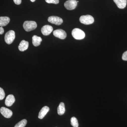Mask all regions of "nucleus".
<instances>
[{
	"label": "nucleus",
	"instance_id": "20",
	"mask_svg": "<svg viewBox=\"0 0 127 127\" xmlns=\"http://www.w3.org/2000/svg\"><path fill=\"white\" fill-rule=\"evenodd\" d=\"M46 2L48 3L58 4L59 3V0H45Z\"/></svg>",
	"mask_w": 127,
	"mask_h": 127
},
{
	"label": "nucleus",
	"instance_id": "13",
	"mask_svg": "<svg viewBox=\"0 0 127 127\" xmlns=\"http://www.w3.org/2000/svg\"><path fill=\"white\" fill-rule=\"evenodd\" d=\"M50 110V108L48 107L45 106L43 107L39 112L38 118L40 119H42L46 116L47 113Z\"/></svg>",
	"mask_w": 127,
	"mask_h": 127
},
{
	"label": "nucleus",
	"instance_id": "19",
	"mask_svg": "<svg viewBox=\"0 0 127 127\" xmlns=\"http://www.w3.org/2000/svg\"><path fill=\"white\" fill-rule=\"evenodd\" d=\"M5 97L4 91L3 89L0 87V100H3Z\"/></svg>",
	"mask_w": 127,
	"mask_h": 127
},
{
	"label": "nucleus",
	"instance_id": "1",
	"mask_svg": "<svg viewBox=\"0 0 127 127\" xmlns=\"http://www.w3.org/2000/svg\"><path fill=\"white\" fill-rule=\"evenodd\" d=\"M37 27V23L34 21H26L23 25V27L25 31L30 32L35 30Z\"/></svg>",
	"mask_w": 127,
	"mask_h": 127
},
{
	"label": "nucleus",
	"instance_id": "5",
	"mask_svg": "<svg viewBox=\"0 0 127 127\" xmlns=\"http://www.w3.org/2000/svg\"><path fill=\"white\" fill-rule=\"evenodd\" d=\"M77 4V1L76 0H68L65 2L64 5L67 10H71L76 8Z\"/></svg>",
	"mask_w": 127,
	"mask_h": 127
},
{
	"label": "nucleus",
	"instance_id": "15",
	"mask_svg": "<svg viewBox=\"0 0 127 127\" xmlns=\"http://www.w3.org/2000/svg\"><path fill=\"white\" fill-rule=\"evenodd\" d=\"M42 39L41 37L36 35H34L32 37V43L34 46H38L40 45Z\"/></svg>",
	"mask_w": 127,
	"mask_h": 127
},
{
	"label": "nucleus",
	"instance_id": "11",
	"mask_svg": "<svg viewBox=\"0 0 127 127\" xmlns=\"http://www.w3.org/2000/svg\"><path fill=\"white\" fill-rule=\"evenodd\" d=\"M29 43L27 41L23 40L21 42L20 45L18 46V49L21 52L26 51L28 48Z\"/></svg>",
	"mask_w": 127,
	"mask_h": 127
},
{
	"label": "nucleus",
	"instance_id": "7",
	"mask_svg": "<svg viewBox=\"0 0 127 127\" xmlns=\"http://www.w3.org/2000/svg\"><path fill=\"white\" fill-rule=\"evenodd\" d=\"M53 34L55 37L61 39H65L67 35L66 32L62 29H58L53 31Z\"/></svg>",
	"mask_w": 127,
	"mask_h": 127
},
{
	"label": "nucleus",
	"instance_id": "14",
	"mask_svg": "<svg viewBox=\"0 0 127 127\" xmlns=\"http://www.w3.org/2000/svg\"><path fill=\"white\" fill-rule=\"evenodd\" d=\"M10 21V18L7 17H0V27H3L8 24Z\"/></svg>",
	"mask_w": 127,
	"mask_h": 127
},
{
	"label": "nucleus",
	"instance_id": "21",
	"mask_svg": "<svg viewBox=\"0 0 127 127\" xmlns=\"http://www.w3.org/2000/svg\"><path fill=\"white\" fill-rule=\"evenodd\" d=\"M122 58L124 61H127V51L124 53Z\"/></svg>",
	"mask_w": 127,
	"mask_h": 127
},
{
	"label": "nucleus",
	"instance_id": "2",
	"mask_svg": "<svg viewBox=\"0 0 127 127\" xmlns=\"http://www.w3.org/2000/svg\"><path fill=\"white\" fill-rule=\"evenodd\" d=\"M72 35L73 38L76 40H82L85 37L84 32L79 28H76L73 29L72 32Z\"/></svg>",
	"mask_w": 127,
	"mask_h": 127
},
{
	"label": "nucleus",
	"instance_id": "4",
	"mask_svg": "<svg viewBox=\"0 0 127 127\" xmlns=\"http://www.w3.org/2000/svg\"><path fill=\"white\" fill-rule=\"evenodd\" d=\"M15 38V34L14 31L11 30L7 32L5 36V41L8 45L11 44Z\"/></svg>",
	"mask_w": 127,
	"mask_h": 127
},
{
	"label": "nucleus",
	"instance_id": "23",
	"mask_svg": "<svg viewBox=\"0 0 127 127\" xmlns=\"http://www.w3.org/2000/svg\"><path fill=\"white\" fill-rule=\"evenodd\" d=\"M4 30L2 27H0V35H1L4 33Z\"/></svg>",
	"mask_w": 127,
	"mask_h": 127
},
{
	"label": "nucleus",
	"instance_id": "3",
	"mask_svg": "<svg viewBox=\"0 0 127 127\" xmlns=\"http://www.w3.org/2000/svg\"><path fill=\"white\" fill-rule=\"evenodd\" d=\"M80 22L85 25L93 24L94 21L93 17L90 15L82 16L79 18Z\"/></svg>",
	"mask_w": 127,
	"mask_h": 127
},
{
	"label": "nucleus",
	"instance_id": "18",
	"mask_svg": "<svg viewBox=\"0 0 127 127\" xmlns=\"http://www.w3.org/2000/svg\"><path fill=\"white\" fill-rule=\"evenodd\" d=\"M71 125L73 127H78V123L77 118L75 117H72L71 119Z\"/></svg>",
	"mask_w": 127,
	"mask_h": 127
},
{
	"label": "nucleus",
	"instance_id": "17",
	"mask_svg": "<svg viewBox=\"0 0 127 127\" xmlns=\"http://www.w3.org/2000/svg\"><path fill=\"white\" fill-rule=\"evenodd\" d=\"M27 123V120L25 119H23L17 124L14 127H25Z\"/></svg>",
	"mask_w": 127,
	"mask_h": 127
},
{
	"label": "nucleus",
	"instance_id": "6",
	"mask_svg": "<svg viewBox=\"0 0 127 127\" xmlns=\"http://www.w3.org/2000/svg\"><path fill=\"white\" fill-rule=\"evenodd\" d=\"M48 21L50 23L58 26L61 25L63 23V20L62 18L56 16L49 17L48 19Z\"/></svg>",
	"mask_w": 127,
	"mask_h": 127
},
{
	"label": "nucleus",
	"instance_id": "8",
	"mask_svg": "<svg viewBox=\"0 0 127 127\" xmlns=\"http://www.w3.org/2000/svg\"><path fill=\"white\" fill-rule=\"evenodd\" d=\"M0 112L6 118H9L12 116V112L11 110L5 107H2L0 109Z\"/></svg>",
	"mask_w": 127,
	"mask_h": 127
},
{
	"label": "nucleus",
	"instance_id": "24",
	"mask_svg": "<svg viewBox=\"0 0 127 127\" xmlns=\"http://www.w3.org/2000/svg\"><path fill=\"white\" fill-rule=\"evenodd\" d=\"M30 0L31 1H32V2H34V1H35V0Z\"/></svg>",
	"mask_w": 127,
	"mask_h": 127
},
{
	"label": "nucleus",
	"instance_id": "16",
	"mask_svg": "<svg viewBox=\"0 0 127 127\" xmlns=\"http://www.w3.org/2000/svg\"><path fill=\"white\" fill-rule=\"evenodd\" d=\"M65 104L63 102H61L58 108V113L60 116H62L65 113Z\"/></svg>",
	"mask_w": 127,
	"mask_h": 127
},
{
	"label": "nucleus",
	"instance_id": "10",
	"mask_svg": "<svg viewBox=\"0 0 127 127\" xmlns=\"http://www.w3.org/2000/svg\"><path fill=\"white\" fill-rule=\"evenodd\" d=\"M15 101V97L13 95L10 94L7 96L5 100V104L7 107L11 106Z\"/></svg>",
	"mask_w": 127,
	"mask_h": 127
},
{
	"label": "nucleus",
	"instance_id": "12",
	"mask_svg": "<svg viewBox=\"0 0 127 127\" xmlns=\"http://www.w3.org/2000/svg\"><path fill=\"white\" fill-rule=\"evenodd\" d=\"M113 1L119 9H124L127 6V0H113Z\"/></svg>",
	"mask_w": 127,
	"mask_h": 127
},
{
	"label": "nucleus",
	"instance_id": "22",
	"mask_svg": "<svg viewBox=\"0 0 127 127\" xmlns=\"http://www.w3.org/2000/svg\"><path fill=\"white\" fill-rule=\"evenodd\" d=\"M15 4L17 5L20 4L22 2V0H13Z\"/></svg>",
	"mask_w": 127,
	"mask_h": 127
},
{
	"label": "nucleus",
	"instance_id": "9",
	"mask_svg": "<svg viewBox=\"0 0 127 127\" xmlns=\"http://www.w3.org/2000/svg\"><path fill=\"white\" fill-rule=\"evenodd\" d=\"M53 31V28L50 25H45L42 28L41 32L43 35L47 36L50 35Z\"/></svg>",
	"mask_w": 127,
	"mask_h": 127
}]
</instances>
